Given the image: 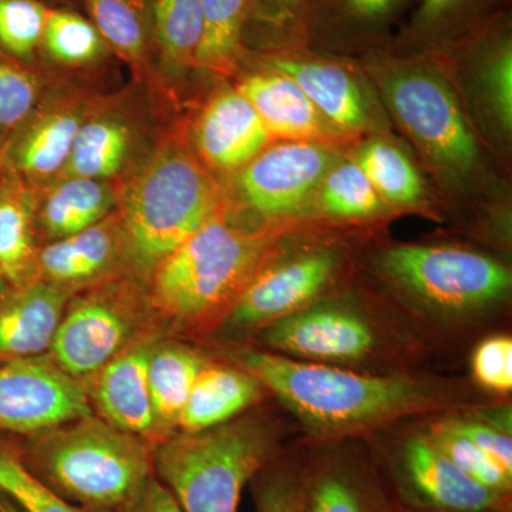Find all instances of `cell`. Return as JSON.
<instances>
[{"mask_svg":"<svg viewBox=\"0 0 512 512\" xmlns=\"http://www.w3.org/2000/svg\"><path fill=\"white\" fill-rule=\"evenodd\" d=\"M222 356L255 376L315 439L332 443L450 403L446 387L410 376H370L247 345Z\"/></svg>","mask_w":512,"mask_h":512,"instance_id":"1","label":"cell"},{"mask_svg":"<svg viewBox=\"0 0 512 512\" xmlns=\"http://www.w3.org/2000/svg\"><path fill=\"white\" fill-rule=\"evenodd\" d=\"M117 185L124 271L150 284L157 266L227 205L177 128Z\"/></svg>","mask_w":512,"mask_h":512,"instance_id":"2","label":"cell"},{"mask_svg":"<svg viewBox=\"0 0 512 512\" xmlns=\"http://www.w3.org/2000/svg\"><path fill=\"white\" fill-rule=\"evenodd\" d=\"M274 235L249 229L227 205L157 266L151 303L168 332L200 336L220 328L274 251Z\"/></svg>","mask_w":512,"mask_h":512,"instance_id":"3","label":"cell"},{"mask_svg":"<svg viewBox=\"0 0 512 512\" xmlns=\"http://www.w3.org/2000/svg\"><path fill=\"white\" fill-rule=\"evenodd\" d=\"M15 437L23 467L67 503L116 512L154 476L153 446L96 414Z\"/></svg>","mask_w":512,"mask_h":512,"instance_id":"4","label":"cell"},{"mask_svg":"<svg viewBox=\"0 0 512 512\" xmlns=\"http://www.w3.org/2000/svg\"><path fill=\"white\" fill-rule=\"evenodd\" d=\"M274 420L247 414L200 431L178 433L153 447L154 474L183 512H237L245 485L281 456Z\"/></svg>","mask_w":512,"mask_h":512,"instance_id":"5","label":"cell"},{"mask_svg":"<svg viewBox=\"0 0 512 512\" xmlns=\"http://www.w3.org/2000/svg\"><path fill=\"white\" fill-rule=\"evenodd\" d=\"M164 330L147 286L127 274L111 276L70 298L49 356L83 382L138 340Z\"/></svg>","mask_w":512,"mask_h":512,"instance_id":"6","label":"cell"},{"mask_svg":"<svg viewBox=\"0 0 512 512\" xmlns=\"http://www.w3.org/2000/svg\"><path fill=\"white\" fill-rule=\"evenodd\" d=\"M387 278L430 311L463 316L510 293V269L490 256L446 245H397L383 252Z\"/></svg>","mask_w":512,"mask_h":512,"instance_id":"7","label":"cell"},{"mask_svg":"<svg viewBox=\"0 0 512 512\" xmlns=\"http://www.w3.org/2000/svg\"><path fill=\"white\" fill-rule=\"evenodd\" d=\"M164 109V97L143 83L104 93L80 128L62 177L119 184L170 130Z\"/></svg>","mask_w":512,"mask_h":512,"instance_id":"8","label":"cell"},{"mask_svg":"<svg viewBox=\"0 0 512 512\" xmlns=\"http://www.w3.org/2000/svg\"><path fill=\"white\" fill-rule=\"evenodd\" d=\"M103 94L83 80L53 73L35 109L0 146V167L33 188L62 177L77 134Z\"/></svg>","mask_w":512,"mask_h":512,"instance_id":"9","label":"cell"},{"mask_svg":"<svg viewBox=\"0 0 512 512\" xmlns=\"http://www.w3.org/2000/svg\"><path fill=\"white\" fill-rule=\"evenodd\" d=\"M384 94L397 120L444 170L466 174L476 164V137L457 100L437 74L420 66L393 70Z\"/></svg>","mask_w":512,"mask_h":512,"instance_id":"10","label":"cell"},{"mask_svg":"<svg viewBox=\"0 0 512 512\" xmlns=\"http://www.w3.org/2000/svg\"><path fill=\"white\" fill-rule=\"evenodd\" d=\"M386 471L390 497L409 510L511 512V497L466 476L426 433L407 437L390 451Z\"/></svg>","mask_w":512,"mask_h":512,"instance_id":"11","label":"cell"},{"mask_svg":"<svg viewBox=\"0 0 512 512\" xmlns=\"http://www.w3.org/2000/svg\"><path fill=\"white\" fill-rule=\"evenodd\" d=\"M92 413L82 382L49 355L0 363V433L28 436Z\"/></svg>","mask_w":512,"mask_h":512,"instance_id":"12","label":"cell"},{"mask_svg":"<svg viewBox=\"0 0 512 512\" xmlns=\"http://www.w3.org/2000/svg\"><path fill=\"white\" fill-rule=\"evenodd\" d=\"M335 271L336 258L329 251L306 252L266 264L217 330L229 338L258 335L276 320L311 305Z\"/></svg>","mask_w":512,"mask_h":512,"instance_id":"13","label":"cell"},{"mask_svg":"<svg viewBox=\"0 0 512 512\" xmlns=\"http://www.w3.org/2000/svg\"><path fill=\"white\" fill-rule=\"evenodd\" d=\"M332 154L312 141H282L265 147L238 171L242 204L265 220H278L301 210L318 190Z\"/></svg>","mask_w":512,"mask_h":512,"instance_id":"14","label":"cell"},{"mask_svg":"<svg viewBox=\"0 0 512 512\" xmlns=\"http://www.w3.org/2000/svg\"><path fill=\"white\" fill-rule=\"evenodd\" d=\"M261 349L320 365H348L375 352L377 336L362 315L338 305H309L258 333Z\"/></svg>","mask_w":512,"mask_h":512,"instance_id":"15","label":"cell"},{"mask_svg":"<svg viewBox=\"0 0 512 512\" xmlns=\"http://www.w3.org/2000/svg\"><path fill=\"white\" fill-rule=\"evenodd\" d=\"M305 512H394L379 470L345 447H328L303 460Z\"/></svg>","mask_w":512,"mask_h":512,"instance_id":"16","label":"cell"},{"mask_svg":"<svg viewBox=\"0 0 512 512\" xmlns=\"http://www.w3.org/2000/svg\"><path fill=\"white\" fill-rule=\"evenodd\" d=\"M165 332L138 340L100 367L82 384L93 414L116 429L134 434L153 446V410L148 393V357Z\"/></svg>","mask_w":512,"mask_h":512,"instance_id":"17","label":"cell"},{"mask_svg":"<svg viewBox=\"0 0 512 512\" xmlns=\"http://www.w3.org/2000/svg\"><path fill=\"white\" fill-rule=\"evenodd\" d=\"M271 140L258 113L237 89L214 94L192 126L195 156L222 173L244 168Z\"/></svg>","mask_w":512,"mask_h":512,"instance_id":"18","label":"cell"},{"mask_svg":"<svg viewBox=\"0 0 512 512\" xmlns=\"http://www.w3.org/2000/svg\"><path fill=\"white\" fill-rule=\"evenodd\" d=\"M124 271L123 238L119 212L39 252V281L80 291Z\"/></svg>","mask_w":512,"mask_h":512,"instance_id":"19","label":"cell"},{"mask_svg":"<svg viewBox=\"0 0 512 512\" xmlns=\"http://www.w3.org/2000/svg\"><path fill=\"white\" fill-rule=\"evenodd\" d=\"M74 293L45 281L12 289L0 301V363L49 355Z\"/></svg>","mask_w":512,"mask_h":512,"instance_id":"20","label":"cell"},{"mask_svg":"<svg viewBox=\"0 0 512 512\" xmlns=\"http://www.w3.org/2000/svg\"><path fill=\"white\" fill-rule=\"evenodd\" d=\"M80 5L111 55L130 67L134 82L163 96L157 76L156 0H80Z\"/></svg>","mask_w":512,"mask_h":512,"instance_id":"21","label":"cell"},{"mask_svg":"<svg viewBox=\"0 0 512 512\" xmlns=\"http://www.w3.org/2000/svg\"><path fill=\"white\" fill-rule=\"evenodd\" d=\"M235 89L252 104L271 138L315 143L329 133L328 121L288 74L265 66L245 74Z\"/></svg>","mask_w":512,"mask_h":512,"instance_id":"22","label":"cell"},{"mask_svg":"<svg viewBox=\"0 0 512 512\" xmlns=\"http://www.w3.org/2000/svg\"><path fill=\"white\" fill-rule=\"evenodd\" d=\"M36 190L40 248L92 227L117 208V185L84 177H60Z\"/></svg>","mask_w":512,"mask_h":512,"instance_id":"23","label":"cell"},{"mask_svg":"<svg viewBox=\"0 0 512 512\" xmlns=\"http://www.w3.org/2000/svg\"><path fill=\"white\" fill-rule=\"evenodd\" d=\"M210 357L170 332L154 343L148 357L147 383L153 410V447L178 431L181 413L202 367Z\"/></svg>","mask_w":512,"mask_h":512,"instance_id":"24","label":"cell"},{"mask_svg":"<svg viewBox=\"0 0 512 512\" xmlns=\"http://www.w3.org/2000/svg\"><path fill=\"white\" fill-rule=\"evenodd\" d=\"M265 392L262 383L247 370L227 360H210L192 384L178 431L200 433L237 419L261 402Z\"/></svg>","mask_w":512,"mask_h":512,"instance_id":"25","label":"cell"},{"mask_svg":"<svg viewBox=\"0 0 512 512\" xmlns=\"http://www.w3.org/2000/svg\"><path fill=\"white\" fill-rule=\"evenodd\" d=\"M36 190L0 167V272L13 289L39 281Z\"/></svg>","mask_w":512,"mask_h":512,"instance_id":"26","label":"cell"},{"mask_svg":"<svg viewBox=\"0 0 512 512\" xmlns=\"http://www.w3.org/2000/svg\"><path fill=\"white\" fill-rule=\"evenodd\" d=\"M266 67L288 74L330 126L359 131L367 126L365 100L345 67L325 60L272 57Z\"/></svg>","mask_w":512,"mask_h":512,"instance_id":"27","label":"cell"},{"mask_svg":"<svg viewBox=\"0 0 512 512\" xmlns=\"http://www.w3.org/2000/svg\"><path fill=\"white\" fill-rule=\"evenodd\" d=\"M157 76L165 99L174 101L195 70L200 43L202 0H156Z\"/></svg>","mask_w":512,"mask_h":512,"instance_id":"28","label":"cell"},{"mask_svg":"<svg viewBox=\"0 0 512 512\" xmlns=\"http://www.w3.org/2000/svg\"><path fill=\"white\" fill-rule=\"evenodd\" d=\"M109 46L86 15L52 6L47 15L37 64L62 76H82L109 62Z\"/></svg>","mask_w":512,"mask_h":512,"instance_id":"29","label":"cell"},{"mask_svg":"<svg viewBox=\"0 0 512 512\" xmlns=\"http://www.w3.org/2000/svg\"><path fill=\"white\" fill-rule=\"evenodd\" d=\"M251 6L252 0H202L195 70L228 76L238 69L244 55L242 40Z\"/></svg>","mask_w":512,"mask_h":512,"instance_id":"30","label":"cell"},{"mask_svg":"<svg viewBox=\"0 0 512 512\" xmlns=\"http://www.w3.org/2000/svg\"><path fill=\"white\" fill-rule=\"evenodd\" d=\"M53 73L0 50V146L32 113Z\"/></svg>","mask_w":512,"mask_h":512,"instance_id":"31","label":"cell"},{"mask_svg":"<svg viewBox=\"0 0 512 512\" xmlns=\"http://www.w3.org/2000/svg\"><path fill=\"white\" fill-rule=\"evenodd\" d=\"M360 165L377 194L393 204H413L423 195L416 168L402 151L384 141H372L360 150Z\"/></svg>","mask_w":512,"mask_h":512,"instance_id":"32","label":"cell"},{"mask_svg":"<svg viewBox=\"0 0 512 512\" xmlns=\"http://www.w3.org/2000/svg\"><path fill=\"white\" fill-rule=\"evenodd\" d=\"M326 214L338 218H363L380 208V195L357 163L330 167L318 188Z\"/></svg>","mask_w":512,"mask_h":512,"instance_id":"33","label":"cell"},{"mask_svg":"<svg viewBox=\"0 0 512 512\" xmlns=\"http://www.w3.org/2000/svg\"><path fill=\"white\" fill-rule=\"evenodd\" d=\"M426 434L466 476L490 488L494 493L511 497V471L501 466L490 454L485 453L483 448L478 447L463 434L450 429L443 419L430 424Z\"/></svg>","mask_w":512,"mask_h":512,"instance_id":"34","label":"cell"},{"mask_svg":"<svg viewBox=\"0 0 512 512\" xmlns=\"http://www.w3.org/2000/svg\"><path fill=\"white\" fill-rule=\"evenodd\" d=\"M0 491L22 512H93L62 500L40 484L20 461L15 437L0 433Z\"/></svg>","mask_w":512,"mask_h":512,"instance_id":"35","label":"cell"},{"mask_svg":"<svg viewBox=\"0 0 512 512\" xmlns=\"http://www.w3.org/2000/svg\"><path fill=\"white\" fill-rule=\"evenodd\" d=\"M50 8L43 0H0V50L37 66Z\"/></svg>","mask_w":512,"mask_h":512,"instance_id":"36","label":"cell"},{"mask_svg":"<svg viewBox=\"0 0 512 512\" xmlns=\"http://www.w3.org/2000/svg\"><path fill=\"white\" fill-rule=\"evenodd\" d=\"M249 484L255 512H305L303 458L278 456Z\"/></svg>","mask_w":512,"mask_h":512,"instance_id":"37","label":"cell"},{"mask_svg":"<svg viewBox=\"0 0 512 512\" xmlns=\"http://www.w3.org/2000/svg\"><path fill=\"white\" fill-rule=\"evenodd\" d=\"M474 379L481 387L495 393L512 389V340L510 336H493L477 346L471 360Z\"/></svg>","mask_w":512,"mask_h":512,"instance_id":"38","label":"cell"},{"mask_svg":"<svg viewBox=\"0 0 512 512\" xmlns=\"http://www.w3.org/2000/svg\"><path fill=\"white\" fill-rule=\"evenodd\" d=\"M488 90L494 104L495 113L505 130L512 127V45L511 37L504 35L495 40L491 50L487 72Z\"/></svg>","mask_w":512,"mask_h":512,"instance_id":"39","label":"cell"},{"mask_svg":"<svg viewBox=\"0 0 512 512\" xmlns=\"http://www.w3.org/2000/svg\"><path fill=\"white\" fill-rule=\"evenodd\" d=\"M444 423L450 429L463 434L473 441L485 453L490 454L504 468L512 473V439L511 431L500 429L491 421L478 416H450L444 417Z\"/></svg>","mask_w":512,"mask_h":512,"instance_id":"40","label":"cell"},{"mask_svg":"<svg viewBox=\"0 0 512 512\" xmlns=\"http://www.w3.org/2000/svg\"><path fill=\"white\" fill-rule=\"evenodd\" d=\"M483 0H421L413 30L423 37H439L477 12Z\"/></svg>","mask_w":512,"mask_h":512,"instance_id":"41","label":"cell"},{"mask_svg":"<svg viewBox=\"0 0 512 512\" xmlns=\"http://www.w3.org/2000/svg\"><path fill=\"white\" fill-rule=\"evenodd\" d=\"M407 0H329L335 16L355 28H375L392 18Z\"/></svg>","mask_w":512,"mask_h":512,"instance_id":"42","label":"cell"},{"mask_svg":"<svg viewBox=\"0 0 512 512\" xmlns=\"http://www.w3.org/2000/svg\"><path fill=\"white\" fill-rule=\"evenodd\" d=\"M305 2L306 0H252L248 23L256 20L269 28H286L301 18Z\"/></svg>","mask_w":512,"mask_h":512,"instance_id":"43","label":"cell"},{"mask_svg":"<svg viewBox=\"0 0 512 512\" xmlns=\"http://www.w3.org/2000/svg\"><path fill=\"white\" fill-rule=\"evenodd\" d=\"M116 512H183L167 487L154 474L146 487Z\"/></svg>","mask_w":512,"mask_h":512,"instance_id":"44","label":"cell"},{"mask_svg":"<svg viewBox=\"0 0 512 512\" xmlns=\"http://www.w3.org/2000/svg\"><path fill=\"white\" fill-rule=\"evenodd\" d=\"M0 512H22V510L10 500L8 495L0 491Z\"/></svg>","mask_w":512,"mask_h":512,"instance_id":"45","label":"cell"},{"mask_svg":"<svg viewBox=\"0 0 512 512\" xmlns=\"http://www.w3.org/2000/svg\"><path fill=\"white\" fill-rule=\"evenodd\" d=\"M12 289V286H10L8 281H6L5 276L0 272V301H2V299L5 298Z\"/></svg>","mask_w":512,"mask_h":512,"instance_id":"46","label":"cell"},{"mask_svg":"<svg viewBox=\"0 0 512 512\" xmlns=\"http://www.w3.org/2000/svg\"><path fill=\"white\" fill-rule=\"evenodd\" d=\"M393 511L394 512H461V511H420V510H409V508L400 507L393 501ZM484 512H497V511H484Z\"/></svg>","mask_w":512,"mask_h":512,"instance_id":"47","label":"cell"},{"mask_svg":"<svg viewBox=\"0 0 512 512\" xmlns=\"http://www.w3.org/2000/svg\"><path fill=\"white\" fill-rule=\"evenodd\" d=\"M43 2L49 3L50 6H52V3H56L57 6L72 8L73 3H80V0H43Z\"/></svg>","mask_w":512,"mask_h":512,"instance_id":"48","label":"cell"}]
</instances>
